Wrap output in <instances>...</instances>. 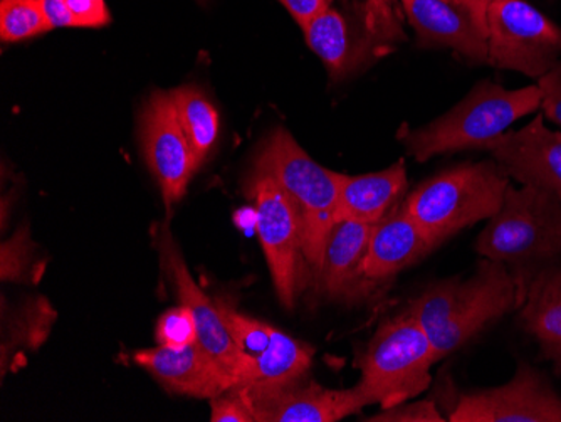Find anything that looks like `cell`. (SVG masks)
Returning a JSON list of instances; mask_svg holds the SVG:
<instances>
[{"label": "cell", "mask_w": 561, "mask_h": 422, "mask_svg": "<svg viewBox=\"0 0 561 422\" xmlns=\"http://www.w3.org/2000/svg\"><path fill=\"white\" fill-rule=\"evenodd\" d=\"M476 251L510 271L518 310L533 280L561 258L560 198L535 185L510 184L500 210L479 235Z\"/></svg>", "instance_id": "cell-1"}, {"label": "cell", "mask_w": 561, "mask_h": 422, "mask_svg": "<svg viewBox=\"0 0 561 422\" xmlns=\"http://www.w3.org/2000/svg\"><path fill=\"white\" fill-rule=\"evenodd\" d=\"M516 310V285L500 261L484 260L471 278L446 280L428 286L412 301L409 313L431 340L437 362Z\"/></svg>", "instance_id": "cell-2"}, {"label": "cell", "mask_w": 561, "mask_h": 422, "mask_svg": "<svg viewBox=\"0 0 561 422\" xmlns=\"http://www.w3.org/2000/svg\"><path fill=\"white\" fill-rule=\"evenodd\" d=\"M510 175L496 160L465 162L443 170L402 198L405 213L432 248L500 210Z\"/></svg>", "instance_id": "cell-3"}, {"label": "cell", "mask_w": 561, "mask_h": 422, "mask_svg": "<svg viewBox=\"0 0 561 422\" xmlns=\"http://www.w3.org/2000/svg\"><path fill=\"white\" fill-rule=\"evenodd\" d=\"M252 172L276 181L291 197L301 217L305 256L314 285L331 229L336 225V203L343 173L314 162L285 128H274L257 150Z\"/></svg>", "instance_id": "cell-4"}, {"label": "cell", "mask_w": 561, "mask_h": 422, "mask_svg": "<svg viewBox=\"0 0 561 422\" xmlns=\"http://www.w3.org/2000/svg\"><path fill=\"white\" fill-rule=\"evenodd\" d=\"M541 98L538 84L506 90L482 81L446 115L403 135V144L417 162L466 148L481 150L482 145L503 135L516 119L540 110Z\"/></svg>", "instance_id": "cell-5"}, {"label": "cell", "mask_w": 561, "mask_h": 422, "mask_svg": "<svg viewBox=\"0 0 561 422\" xmlns=\"http://www.w3.org/2000/svg\"><path fill=\"white\" fill-rule=\"evenodd\" d=\"M437 358L431 340L409 310L378 327L360 361L356 384L368 406L392 408L412 401L431 384Z\"/></svg>", "instance_id": "cell-6"}, {"label": "cell", "mask_w": 561, "mask_h": 422, "mask_svg": "<svg viewBox=\"0 0 561 422\" xmlns=\"http://www.w3.org/2000/svg\"><path fill=\"white\" fill-rule=\"evenodd\" d=\"M302 34L323 61L331 83H340L378 52L405 39L389 2L383 0H368L353 11L330 8L306 24Z\"/></svg>", "instance_id": "cell-7"}, {"label": "cell", "mask_w": 561, "mask_h": 422, "mask_svg": "<svg viewBox=\"0 0 561 422\" xmlns=\"http://www.w3.org/2000/svg\"><path fill=\"white\" fill-rule=\"evenodd\" d=\"M245 194L256 207L257 236L279 304L295 310L302 289L313 283L305 256L301 217L291 197L264 173L249 175Z\"/></svg>", "instance_id": "cell-8"}, {"label": "cell", "mask_w": 561, "mask_h": 422, "mask_svg": "<svg viewBox=\"0 0 561 422\" xmlns=\"http://www.w3.org/2000/svg\"><path fill=\"white\" fill-rule=\"evenodd\" d=\"M488 65L541 78L561 55V27L528 0L488 2Z\"/></svg>", "instance_id": "cell-9"}, {"label": "cell", "mask_w": 561, "mask_h": 422, "mask_svg": "<svg viewBox=\"0 0 561 422\" xmlns=\"http://www.w3.org/2000/svg\"><path fill=\"white\" fill-rule=\"evenodd\" d=\"M227 329L244 357V376L238 387H277L308 374L313 346L293 339L264 321L219 304Z\"/></svg>", "instance_id": "cell-10"}, {"label": "cell", "mask_w": 561, "mask_h": 422, "mask_svg": "<svg viewBox=\"0 0 561 422\" xmlns=\"http://www.w3.org/2000/svg\"><path fill=\"white\" fill-rule=\"evenodd\" d=\"M450 422H561V396L531 365L519 364L510 383L462 394Z\"/></svg>", "instance_id": "cell-11"}, {"label": "cell", "mask_w": 561, "mask_h": 422, "mask_svg": "<svg viewBox=\"0 0 561 422\" xmlns=\"http://www.w3.org/2000/svg\"><path fill=\"white\" fill-rule=\"evenodd\" d=\"M490 0H402L419 47H443L471 62H488Z\"/></svg>", "instance_id": "cell-12"}, {"label": "cell", "mask_w": 561, "mask_h": 422, "mask_svg": "<svg viewBox=\"0 0 561 422\" xmlns=\"http://www.w3.org/2000/svg\"><path fill=\"white\" fill-rule=\"evenodd\" d=\"M141 145L148 169L159 182L167 210L187 192L198 167L191 141L182 128L172 94H151L141 115Z\"/></svg>", "instance_id": "cell-13"}, {"label": "cell", "mask_w": 561, "mask_h": 422, "mask_svg": "<svg viewBox=\"0 0 561 422\" xmlns=\"http://www.w3.org/2000/svg\"><path fill=\"white\" fill-rule=\"evenodd\" d=\"M305 377L285 386L238 389L256 422H336L368 406L356 386L327 389Z\"/></svg>", "instance_id": "cell-14"}, {"label": "cell", "mask_w": 561, "mask_h": 422, "mask_svg": "<svg viewBox=\"0 0 561 422\" xmlns=\"http://www.w3.org/2000/svg\"><path fill=\"white\" fill-rule=\"evenodd\" d=\"M157 244L163 267L172 280L179 300L194 313L198 343L231 376L234 387H238L244 376V357L227 329L219 304H214L209 296L198 288L169 229H162Z\"/></svg>", "instance_id": "cell-15"}, {"label": "cell", "mask_w": 561, "mask_h": 422, "mask_svg": "<svg viewBox=\"0 0 561 422\" xmlns=\"http://www.w3.org/2000/svg\"><path fill=\"white\" fill-rule=\"evenodd\" d=\"M481 150L490 152L519 184L550 191L561 203V134L545 127L543 115L486 141Z\"/></svg>", "instance_id": "cell-16"}, {"label": "cell", "mask_w": 561, "mask_h": 422, "mask_svg": "<svg viewBox=\"0 0 561 422\" xmlns=\"http://www.w3.org/2000/svg\"><path fill=\"white\" fill-rule=\"evenodd\" d=\"M135 364L156 377L169 392L197 399H214L234 387L231 376L202 349L201 343L185 349L157 346L134 355Z\"/></svg>", "instance_id": "cell-17"}, {"label": "cell", "mask_w": 561, "mask_h": 422, "mask_svg": "<svg viewBox=\"0 0 561 422\" xmlns=\"http://www.w3.org/2000/svg\"><path fill=\"white\" fill-rule=\"evenodd\" d=\"M375 225L340 220L331 229L314 288L333 300H350L364 295L370 283L364 278V258Z\"/></svg>", "instance_id": "cell-18"}, {"label": "cell", "mask_w": 561, "mask_h": 422, "mask_svg": "<svg viewBox=\"0 0 561 422\" xmlns=\"http://www.w3.org/2000/svg\"><path fill=\"white\" fill-rule=\"evenodd\" d=\"M434 250L424 232L403 209L402 201L378 220L364 258V278L370 285L387 282Z\"/></svg>", "instance_id": "cell-19"}, {"label": "cell", "mask_w": 561, "mask_h": 422, "mask_svg": "<svg viewBox=\"0 0 561 422\" xmlns=\"http://www.w3.org/2000/svg\"><path fill=\"white\" fill-rule=\"evenodd\" d=\"M407 191V170L403 160L381 172L365 175H342L336 223L356 220L365 225H377L378 220L402 201Z\"/></svg>", "instance_id": "cell-20"}, {"label": "cell", "mask_w": 561, "mask_h": 422, "mask_svg": "<svg viewBox=\"0 0 561 422\" xmlns=\"http://www.w3.org/2000/svg\"><path fill=\"white\" fill-rule=\"evenodd\" d=\"M518 310L523 329L535 337L541 354L561 377V258L533 280Z\"/></svg>", "instance_id": "cell-21"}, {"label": "cell", "mask_w": 561, "mask_h": 422, "mask_svg": "<svg viewBox=\"0 0 561 422\" xmlns=\"http://www.w3.org/2000/svg\"><path fill=\"white\" fill-rule=\"evenodd\" d=\"M176 116L191 141L198 169L209 159L219 138V113L207 94L194 84L170 91Z\"/></svg>", "instance_id": "cell-22"}, {"label": "cell", "mask_w": 561, "mask_h": 422, "mask_svg": "<svg viewBox=\"0 0 561 422\" xmlns=\"http://www.w3.org/2000/svg\"><path fill=\"white\" fill-rule=\"evenodd\" d=\"M56 311L43 296H34L5 310L2 320V364L18 351H36L55 323Z\"/></svg>", "instance_id": "cell-23"}, {"label": "cell", "mask_w": 561, "mask_h": 422, "mask_svg": "<svg viewBox=\"0 0 561 422\" xmlns=\"http://www.w3.org/2000/svg\"><path fill=\"white\" fill-rule=\"evenodd\" d=\"M50 31L41 0H2L0 2V39L19 43Z\"/></svg>", "instance_id": "cell-24"}, {"label": "cell", "mask_w": 561, "mask_h": 422, "mask_svg": "<svg viewBox=\"0 0 561 422\" xmlns=\"http://www.w3.org/2000/svg\"><path fill=\"white\" fill-rule=\"evenodd\" d=\"M36 246L31 241L25 226L15 231L9 241L2 244L0 275L4 282L30 283L39 280L41 271L33 267Z\"/></svg>", "instance_id": "cell-25"}, {"label": "cell", "mask_w": 561, "mask_h": 422, "mask_svg": "<svg viewBox=\"0 0 561 422\" xmlns=\"http://www.w3.org/2000/svg\"><path fill=\"white\" fill-rule=\"evenodd\" d=\"M157 342L169 349H185L198 342L194 313L185 305L169 308L157 321Z\"/></svg>", "instance_id": "cell-26"}, {"label": "cell", "mask_w": 561, "mask_h": 422, "mask_svg": "<svg viewBox=\"0 0 561 422\" xmlns=\"http://www.w3.org/2000/svg\"><path fill=\"white\" fill-rule=\"evenodd\" d=\"M370 422H444V415L436 408L434 401L402 402L392 408L381 409L378 414L371 415Z\"/></svg>", "instance_id": "cell-27"}, {"label": "cell", "mask_w": 561, "mask_h": 422, "mask_svg": "<svg viewBox=\"0 0 561 422\" xmlns=\"http://www.w3.org/2000/svg\"><path fill=\"white\" fill-rule=\"evenodd\" d=\"M210 421L256 422L238 387H232V389L210 399Z\"/></svg>", "instance_id": "cell-28"}, {"label": "cell", "mask_w": 561, "mask_h": 422, "mask_svg": "<svg viewBox=\"0 0 561 422\" xmlns=\"http://www.w3.org/2000/svg\"><path fill=\"white\" fill-rule=\"evenodd\" d=\"M72 18H75L76 27H103L112 21L108 5L105 0H65Z\"/></svg>", "instance_id": "cell-29"}, {"label": "cell", "mask_w": 561, "mask_h": 422, "mask_svg": "<svg viewBox=\"0 0 561 422\" xmlns=\"http://www.w3.org/2000/svg\"><path fill=\"white\" fill-rule=\"evenodd\" d=\"M541 90V110L545 116L561 127V61H558L543 77L538 78Z\"/></svg>", "instance_id": "cell-30"}, {"label": "cell", "mask_w": 561, "mask_h": 422, "mask_svg": "<svg viewBox=\"0 0 561 422\" xmlns=\"http://www.w3.org/2000/svg\"><path fill=\"white\" fill-rule=\"evenodd\" d=\"M333 2L335 0H279V4L285 5L301 30L314 18L333 8Z\"/></svg>", "instance_id": "cell-31"}, {"label": "cell", "mask_w": 561, "mask_h": 422, "mask_svg": "<svg viewBox=\"0 0 561 422\" xmlns=\"http://www.w3.org/2000/svg\"><path fill=\"white\" fill-rule=\"evenodd\" d=\"M41 4H43L44 15L49 22L50 30L76 27L75 18L65 0H41Z\"/></svg>", "instance_id": "cell-32"}, {"label": "cell", "mask_w": 561, "mask_h": 422, "mask_svg": "<svg viewBox=\"0 0 561 422\" xmlns=\"http://www.w3.org/2000/svg\"><path fill=\"white\" fill-rule=\"evenodd\" d=\"M198 2H201V4H206V0H198Z\"/></svg>", "instance_id": "cell-33"}, {"label": "cell", "mask_w": 561, "mask_h": 422, "mask_svg": "<svg viewBox=\"0 0 561 422\" xmlns=\"http://www.w3.org/2000/svg\"><path fill=\"white\" fill-rule=\"evenodd\" d=\"M383 2H393V0H383ZM402 2V0H400Z\"/></svg>", "instance_id": "cell-34"}]
</instances>
